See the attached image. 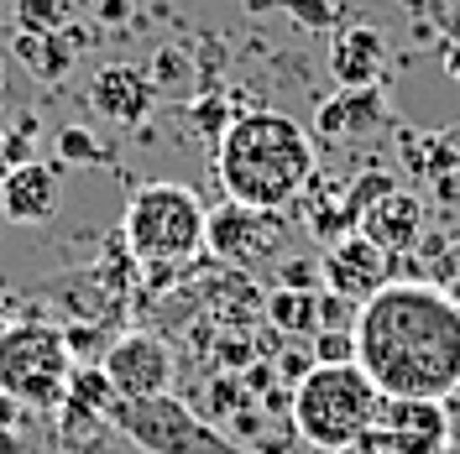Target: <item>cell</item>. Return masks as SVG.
<instances>
[{
  "label": "cell",
  "mask_w": 460,
  "mask_h": 454,
  "mask_svg": "<svg viewBox=\"0 0 460 454\" xmlns=\"http://www.w3.org/2000/svg\"><path fill=\"white\" fill-rule=\"evenodd\" d=\"M356 361L382 397L460 392V303L439 283H387L356 309Z\"/></svg>",
  "instance_id": "6da1fadb"
},
{
  "label": "cell",
  "mask_w": 460,
  "mask_h": 454,
  "mask_svg": "<svg viewBox=\"0 0 460 454\" xmlns=\"http://www.w3.org/2000/svg\"><path fill=\"white\" fill-rule=\"evenodd\" d=\"M215 172L235 204L293 209L314 178V136L283 110H252L215 136Z\"/></svg>",
  "instance_id": "7a4b0ae2"
},
{
  "label": "cell",
  "mask_w": 460,
  "mask_h": 454,
  "mask_svg": "<svg viewBox=\"0 0 460 454\" xmlns=\"http://www.w3.org/2000/svg\"><path fill=\"white\" fill-rule=\"evenodd\" d=\"M376 407H382V387L361 371V361H335V366L314 361L293 381L288 418L309 450L335 454L376 423Z\"/></svg>",
  "instance_id": "3957f363"
},
{
  "label": "cell",
  "mask_w": 460,
  "mask_h": 454,
  "mask_svg": "<svg viewBox=\"0 0 460 454\" xmlns=\"http://www.w3.org/2000/svg\"><path fill=\"white\" fill-rule=\"evenodd\" d=\"M204 220L209 209L189 183H146L126 204L120 246L131 261H142L152 272H172L204 251Z\"/></svg>",
  "instance_id": "277c9868"
},
{
  "label": "cell",
  "mask_w": 460,
  "mask_h": 454,
  "mask_svg": "<svg viewBox=\"0 0 460 454\" xmlns=\"http://www.w3.org/2000/svg\"><path fill=\"white\" fill-rule=\"evenodd\" d=\"M105 423L146 454H252V450H241L226 428L199 418L189 402L172 397V392H157V397H115Z\"/></svg>",
  "instance_id": "5b68a950"
},
{
  "label": "cell",
  "mask_w": 460,
  "mask_h": 454,
  "mask_svg": "<svg viewBox=\"0 0 460 454\" xmlns=\"http://www.w3.org/2000/svg\"><path fill=\"white\" fill-rule=\"evenodd\" d=\"M74 371L68 335L48 319H11L0 329V392L22 407H58Z\"/></svg>",
  "instance_id": "8992f818"
},
{
  "label": "cell",
  "mask_w": 460,
  "mask_h": 454,
  "mask_svg": "<svg viewBox=\"0 0 460 454\" xmlns=\"http://www.w3.org/2000/svg\"><path fill=\"white\" fill-rule=\"evenodd\" d=\"M288 235H293L288 209H257L235 199L204 220V246L220 256V266H235V272H257L278 261L288 251Z\"/></svg>",
  "instance_id": "52a82bcc"
},
{
  "label": "cell",
  "mask_w": 460,
  "mask_h": 454,
  "mask_svg": "<svg viewBox=\"0 0 460 454\" xmlns=\"http://www.w3.org/2000/svg\"><path fill=\"white\" fill-rule=\"evenodd\" d=\"M100 371L111 376L115 397H157V392H172L178 361H172L168 340H157L146 329H131V335H120V340L105 345Z\"/></svg>",
  "instance_id": "ba28073f"
},
{
  "label": "cell",
  "mask_w": 460,
  "mask_h": 454,
  "mask_svg": "<svg viewBox=\"0 0 460 454\" xmlns=\"http://www.w3.org/2000/svg\"><path fill=\"white\" fill-rule=\"evenodd\" d=\"M372 433L398 454H445L450 418H445V402L434 397H382Z\"/></svg>",
  "instance_id": "9c48e42d"
},
{
  "label": "cell",
  "mask_w": 460,
  "mask_h": 454,
  "mask_svg": "<svg viewBox=\"0 0 460 454\" xmlns=\"http://www.w3.org/2000/svg\"><path fill=\"white\" fill-rule=\"evenodd\" d=\"M324 266V287L330 292H341V298H350L356 309L372 298L376 287H387L393 277V256L382 251L376 240H367L361 230H350V235H341V240H330V256L319 261Z\"/></svg>",
  "instance_id": "30bf717a"
},
{
  "label": "cell",
  "mask_w": 460,
  "mask_h": 454,
  "mask_svg": "<svg viewBox=\"0 0 460 454\" xmlns=\"http://www.w3.org/2000/svg\"><path fill=\"white\" fill-rule=\"evenodd\" d=\"M58 204H63V172L53 162H11L5 178H0V214L11 220V225H42V220H53Z\"/></svg>",
  "instance_id": "8fae6325"
},
{
  "label": "cell",
  "mask_w": 460,
  "mask_h": 454,
  "mask_svg": "<svg viewBox=\"0 0 460 454\" xmlns=\"http://www.w3.org/2000/svg\"><path fill=\"white\" fill-rule=\"evenodd\" d=\"M361 235L376 240L387 256H408L424 246V235H429V204L419 199V194H402V188H387L382 199L361 214Z\"/></svg>",
  "instance_id": "7c38bea8"
},
{
  "label": "cell",
  "mask_w": 460,
  "mask_h": 454,
  "mask_svg": "<svg viewBox=\"0 0 460 454\" xmlns=\"http://www.w3.org/2000/svg\"><path fill=\"white\" fill-rule=\"evenodd\" d=\"M152 79H146L142 68H131V63H111V68H100L94 74V84H89V105L105 115L111 126H137L146 110H152Z\"/></svg>",
  "instance_id": "4fadbf2b"
},
{
  "label": "cell",
  "mask_w": 460,
  "mask_h": 454,
  "mask_svg": "<svg viewBox=\"0 0 460 454\" xmlns=\"http://www.w3.org/2000/svg\"><path fill=\"white\" fill-rule=\"evenodd\" d=\"M387 68V42L372 27H345L335 31V48H330V74L341 79V89H367L382 79Z\"/></svg>",
  "instance_id": "5bb4252c"
},
{
  "label": "cell",
  "mask_w": 460,
  "mask_h": 454,
  "mask_svg": "<svg viewBox=\"0 0 460 454\" xmlns=\"http://www.w3.org/2000/svg\"><path fill=\"white\" fill-rule=\"evenodd\" d=\"M382 100H376V84L367 89H341L330 105H319L314 131L319 136H361V131H376L382 126Z\"/></svg>",
  "instance_id": "9a60e30c"
},
{
  "label": "cell",
  "mask_w": 460,
  "mask_h": 454,
  "mask_svg": "<svg viewBox=\"0 0 460 454\" xmlns=\"http://www.w3.org/2000/svg\"><path fill=\"white\" fill-rule=\"evenodd\" d=\"M16 57L27 63L37 79H63L79 63V31L58 27V31H22L16 37Z\"/></svg>",
  "instance_id": "2e32d148"
},
{
  "label": "cell",
  "mask_w": 460,
  "mask_h": 454,
  "mask_svg": "<svg viewBox=\"0 0 460 454\" xmlns=\"http://www.w3.org/2000/svg\"><path fill=\"white\" fill-rule=\"evenodd\" d=\"M261 313L288 340H314L319 335V292H309V287H272Z\"/></svg>",
  "instance_id": "e0dca14e"
},
{
  "label": "cell",
  "mask_w": 460,
  "mask_h": 454,
  "mask_svg": "<svg viewBox=\"0 0 460 454\" xmlns=\"http://www.w3.org/2000/svg\"><path fill=\"white\" fill-rule=\"evenodd\" d=\"M22 31H58L68 27V0H16Z\"/></svg>",
  "instance_id": "ac0fdd59"
},
{
  "label": "cell",
  "mask_w": 460,
  "mask_h": 454,
  "mask_svg": "<svg viewBox=\"0 0 460 454\" xmlns=\"http://www.w3.org/2000/svg\"><path fill=\"white\" fill-rule=\"evenodd\" d=\"M309 355L335 366V361H356V329H319L309 340Z\"/></svg>",
  "instance_id": "d6986e66"
},
{
  "label": "cell",
  "mask_w": 460,
  "mask_h": 454,
  "mask_svg": "<svg viewBox=\"0 0 460 454\" xmlns=\"http://www.w3.org/2000/svg\"><path fill=\"white\" fill-rule=\"evenodd\" d=\"M246 392H252V387H246V381H209V413H220V423H230V418H235V413H246V407H252V397H246Z\"/></svg>",
  "instance_id": "ffe728a7"
},
{
  "label": "cell",
  "mask_w": 460,
  "mask_h": 454,
  "mask_svg": "<svg viewBox=\"0 0 460 454\" xmlns=\"http://www.w3.org/2000/svg\"><path fill=\"white\" fill-rule=\"evenodd\" d=\"M58 157H63V162H74V168L100 162V142L89 136L84 126H63V131H58Z\"/></svg>",
  "instance_id": "44dd1931"
},
{
  "label": "cell",
  "mask_w": 460,
  "mask_h": 454,
  "mask_svg": "<svg viewBox=\"0 0 460 454\" xmlns=\"http://www.w3.org/2000/svg\"><path fill=\"white\" fill-rule=\"evenodd\" d=\"M278 287H309V292H319L324 287V266L314 256H288L278 266Z\"/></svg>",
  "instance_id": "7402d4cb"
},
{
  "label": "cell",
  "mask_w": 460,
  "mask_h": 454,
  "mask_svg": "<svg viewBox=\"0 0 460 454\" xmlns=\"http://www.w3.org/2000/svg\"><path fill=\"white\" fill-rule=\"evenodd\" d=\"M189 74H194V68H189V57L178 53V48H163V53L152 57V68H146L152 89H168L172 79H178V84H189Z\"/></svg>",
  "instance_id": "603a6c76"
},
{
  "label": "cell",
  "mask_w": 460,
  "mask_h": 454,
  "mask_svg": "<svg viewBox=\"0 0 460 454\" xmlns=\"http://www.w3.org/2000/svg\"><path fill=\"white\" fill-rule=\"evenodd\" d=\"M319 329H356V303L319 287Z\"/></svg>",
  "instance_id": "cb8c5ba5"
},
{
  "label": "cell",
  "mask_w": 460,
  "mask_h": 454,
  "mask_svg": "<svg viewBox=\"0 0 460 454\" xmlns=\"http://www.w3.org/2000/svg\"><path fill=\"white\" fill-rule=\"evenodd\" d=\"M283 11L298 22V27H309V31L335 27V5H330V0H283Z\"/></svg>",
  "instance_id": "d4e9b609"
},
{
  "label": "cell",
  "mask_w": 460,
  "mask_h": 454,
  "mask_svg": "<svg viewBox=\"0 0 460 454\" xmlns=\"http://www.w3.org/2000/svg\"><path fill=\"white\" fill-rule=\"evenodd\" d=\"M16 418H22V402L0 392V454L16 450Z\"/></svg>",
  "instance_id": "484cf974"
},
{
  "label": "cell",
  "mask_w": 460,
  "mask_h": 454,
  "mask_svg": "<svg viewBox=\"0 0 460 454\" xmlns=\"http://www.w3.org/2000/svg\"><path fill=\"white\" fill-rule=\"evenodd\" d=\"M272 371L283 376V387H293V381H298V376L309 371V355H298V350H283V355L272 361Z\"/></svg>",
  "instance_id": "4316f807"
},
{
  "label": "cell",
  "mask_w": 460,
  "mask_h": 454,
  "mask_svg": "<svg viewBox=\"0 0 460 454\" xmlns=\"http://www.w3.org/2000/svg\"><path fill=\"white\" fill-rule=\"evenodd\" d=\"M335 454H398V450H387V444H382V439H376L372 428H367V433H361V439H356V444H345V450H335Z\"/></svg>",
  "instance_id": "83f0119b"
},
{
  "label": "cell",
  "mask_w": 460,
  "mask_h": 454,
  "mask_svg": "<svg viewBox=\"0 0 460 454\" xmlns=\"http://www.w3.org/2000/svg\"><path fill=\"white\" fill-rule=\"evenodd\" d=\"M445 277H460V230H456V240L445 246V256H439V283Z\"/></svg>",
  "instance_id": "f1b7e54d"
},
{
  "label": "cell",
  "mask_w": 460,
  "mask_h": 454,
  "mask_svg": "<svg viewBox=\"0 0 460 454\" xmlns=\"http://www.w3.org/2000/svg\"><path fill=\"white\" fill-rule=\"evenodd\" d=\"M445 68H450V79H460V37L445 48Z\"/></svg>",
  "instance_id": "f546056e"
},
{
  "label": "cell",
  "mask_w": 460,
  "mask_h": 454,
  "mask_svg": "<svg viewBox=\"0 0 460 454\" xmlns=\"http://www.w3.org/2000/svg\"><path fill=\"white\" fill-rule=\"evenodd\" d=\"M11 313H16V298H11V292H5V287H0V329H5V324H11Z\"/></svg>",
  "instance_id": "4dcf8cb0"
},
{
  "label": "cell",
  "mask_w": 460,
  "mask_h": 454,
  "mask_svg": "<svg viewBox=\"0 0 460 454\" xmlns=\"http://www.w3.org/2000/svg\"><path fill=\"white\" fill-rule=\"evenodd\" d=\"M100 16H111V22H120V16H126V0H100Z\"/></svg>",
  "instance_id": "1f68e13d"
},
{
  "label": "cell",
  "mask_w": 460,
  "mask_h": 454,
  "mask_svg": "<svg viewBox=\"0 0 460 454\" xmlns=\"http://www.w3.org/2000/svg\"><path fill=\"white\" fill-rule=\"evenodd\" d=\"M5 168H11V146H5V136H0V178H5Z\"/></svg>",
  "instance_id": "d6a6232c"
},
{
  "label": "cell",
  "mask_w": 460,
  "mask_h": 454,
  "mask_svg": "<svg viewBox=\"0 0 460 454\" xmlns=\"http://www.w3.org/2000/svg\"><path fill=\"white\" fill-rule=\"evenodd\" d=\"M0 100H5V68H0Z\"/></svg>",
  "instance_id": "836d02e7"
}]
</instances>
